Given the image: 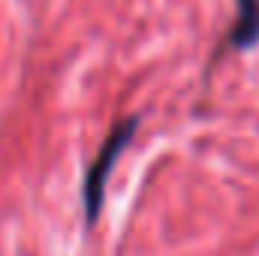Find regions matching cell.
I'll list each match as a JSON object with an SVG mask.
<instances>
[{
	"label": "cell",
	"mask_w": 259,
	"mask_h": 256,
	"mask_svg": "<svg viewBox=\"0 0 259 256\" xmlns=\"http://www.w3.org/2000/svg\"><path fill=\"white\" fill-rule=\"evenodd\" d=\"M139 124H142L139 115L121 118L115 127L109 130V136L103 139L97 157L88 163L84 181H81V208H84V223L88 226H94L100 220V211H103V202H106V184L112 178V169H115L118 157L130 148V142L136 139Z\"/></svg>",
	"instance_id": "1"
},
{
	"label": "cell",
	"mask_w": 259,
	"mask_h": 256,
	"mask_svg": "<svg viewBox=\"0 0 259 256\" xmlns=\"http://www.w3.org/2000/svg\"><path fill=\"white\" fill-rule=\"evenodd\" d=\"M235 21L232 27L223 33V39L217 42V52L211 58L220 61L223 55H232V52H253L259 46V0H235Z\"/></svg>",
	"instance_id": "2"
}]
</instances>
